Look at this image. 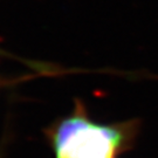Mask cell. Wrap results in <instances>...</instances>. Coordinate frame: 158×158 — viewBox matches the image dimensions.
Returning <instances> with one entry per match:
<instances>
[{"label": "cell", "instance_id": "obj_1", "mask_svg": "<svg viewBox=\"0 0 158 158\" xmlns=\"http://www.w3.org/2000/svg\"><path fill=\"white\" fill-rule=\"evenodd\" d=\"M121 143L122 135L115 127L74 115L57 127L55 158H115Z\"/></svg>", "mask_w": 158, "mask_h": 158}]
</instances>
